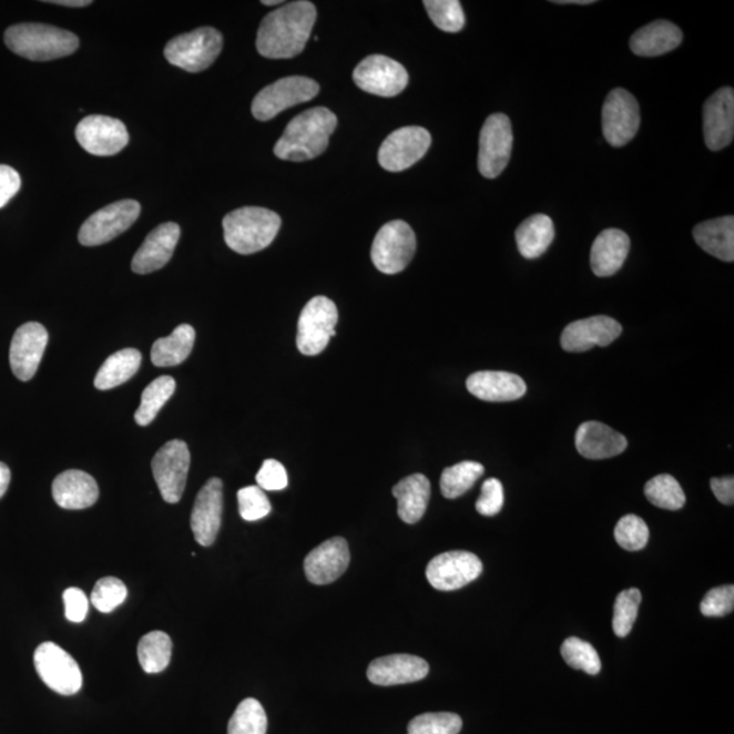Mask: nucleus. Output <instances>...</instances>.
<instances>
[{"label":"nucleus","instance_id":"nucleus-6","mask_svg":"<svg viewBox=\"0 0 734 734\" xmlns=\"http://www.w3.org/2000/svg\"><path fill=\"white\" fill-rule=\"evenodd\" d=\"M417 251V237L405 221L385 224L371 245V261L383 274L395 275L405 271Z\"/></svg>","mask_w":734,"mask_h":734},{"label":"nucleus","instance_id":"nucleus-29","mask_svg":"<svg viewBox=\"0 0 734 734\" xmlns=\"http://www.w3.org/2000/svg\"><path fill=\"white\" fill-rule=\"evenodd\" d=\"M683 33L675 23L654 21L631 35L630 48L638 57H661L682 44Z\"/></svg>","mask_w":734,"mask_h":734},{"label":"nucleus","instance_id":"nucleus-25","mask_svg":"<svg viewBox=\"0 0 734 734\" xmlns=\"http://www.w3.org/2000/svg\"><path fill=\"white\" fill-rule=\"evenodd\" d=\"M629 442L621 432L600 422H585L575 432V448L589 460L611 459L622 455Z\"/></svg>","mask_w":734,"mask_h":734},{"label":"nucleus","instance_id":"nucleus-38","mask_svg":"<svg viewBox=\"0 0 734 734\" xmlns=\"http://www.w3.org/2000/svg\"><path fill=\"white\" fill-rule=\"evenodd\" d=\"M267 714L262 703L248 697L239 703L228 721L227 734H267Z\"/></svg>","mask_w":734,"mask_h":734},{"label":"nucleus","instance_id":"nucleus-21","mask_svg":"<svg viewBox=\"0 0 734 734\" xmlns=\"http://www.w3.org/2000/svg\"><path fill=\"white\" fill-rule=\"evenodd\" d=\"M703 132L712 152L730 146L734 136V90L722 88L703 106Z\"/></svg>","mask_w":734,"mask_h":734},{"label":"nucleus","instance_id":"nucleus-22","mask_svg":"<svg viewBox=\"0 0 734 734\" xmlns=\"http://www.w3.org/2000/svg\"><path fill=\"white\" fill-rule=\"evenodd\" d=\"M350 564V550L343 538H333L316 547L305 558L306 579L315 585H328L339 580Z\"/></svg>","mask_w":734,"mask_h":734},{"label":"nucleus","instance_id":"nucleus-40","mask_svg":"<svg viewBox=\"0 0 734 734\" xmlns=\"http://www.w3.org/2000/svg\"><path fill=\"white\" fill-rule=\"evenodd\" d=\"M430 20L438 29L448 33H457L466 26L465 10L459 0H425Z\"/></svg>","mask_w":734,"mask_h":734},{"label":"nucleus","instance_id":"nucleus-3","mask_svg":"<svg viewBox=\"0 0 734 734\" xmlns=\"http://www.w3.org/2000/svg\"><path fill=\"white\" fill-rule=\"evenodd\" d=\"M10 51L33 62H48L72 55L80 47V39L62 28L45 23H20L4 33Z\"/></svg>","mask_w":734,"mask_h":734},{"label":"nucleus","instance_id":"nucleus-47","mask_svg":"<svg viewBox=\"0 0 734 734\" xmlns=\"http://www.w3.org/2000/svg\"><path fill=\"white\" fill-rule=\"evenodd\" d=\"M734 608V587L714 588L701 603V612L707 618H722L730 615Z\"/></svg>","mask_w":734,"mask_h":734},{"label":"nucleus","instance_id":"nucleus-18","mask_svg":"<svg viewBox=\"0 0 734 734\" xmlns=\"http://www.w3.org/2000/svg\"><path fill=\"white\" fill-rule=\"evenodd\" d=\"M224 511V483L213 478L198 491L191 514V528L198 544L210 547L215 543Z\"/></svg>","mask_w":734,"mask_h":734},{"label":"nucleus","instance_id":"nucleus-2","mask_svg":"<svg viewBox=\"0 0 734 734\" xmlns=\"http://www.w3.org/2000/svg\"><path fill=\"white\" fill-rule=\"evenodd\" d=\"M336 125L338 118L328 108H312L288 123L275 144L274 153L281 160L293 162L317 159L327 150Z\"/></svg>","mask_w":734,"mask_h":734},{"label":"nucleus","instance_id":"nucleus-30","mask_svg":"<svg viewBox=\"0 0 734 734\" xmlns=\"http://www.w3.org/2000/svg\"><path fill=\"white\" fill-rule=\"evenodd\" d=\"M393 495L397 499V514L401 521L417 523L429 507L430 480L422 473L410 475L394 487Z\"/></svg>","mask_w":734,"mask_h":734},{"label":"nucleus","instance_id":"nucleus-5","mask_svg":"<svg viewBox=\"0 0 734 734\" xmlns=\"http://www.w3.org/2000/svg\"><path fill=\"white\" fill-rule=\"evenodd\" d=\"M224 38L214 28L204 27L180 34L165 47L167 62L188 72H202L220 57Z\"/></svg>","mask_w":734,"mask_h":734},{"label":"nucleus","instance_id":"nucleus-39","mask_svg":"<svg viewBox=\"0 0 734 734\" xmlns=\"http://www.w3.org/2000/svg\"><path fill=\"white\" fill-rule=\"evenodd\" d=\"M645 496L654 507L665 510H680L685 504V495L679 481L671 475H659L649 480Z\"/></svg>","mask_w":734,"mask_h":734},{"label":"nucleus","instance_id":"nucleus-17","mask_svg":"<svg viewBox=\"0 0 734 734\" xmlns=\"http://www.w3.org/2000/svg\"><path fill=\"white\" fill-rule=\"evenodd\" d=\"M75 137L83 150L98 156H111L122 152L130 142L122 120L92 114L77 125Z\"/></svg>","mask_w":734,"mask_h":734},{"label":"nucleus","instance_id":"nucleus-26","mask_svg":"<svg viewBox=\"0 0 734 734\" xmlns=\"http://www.w3.org/2000/svg\"><path fill=\"white\" fill-rule=\"evenodd\" d=\"M467 388L479 400L491 402L514 401L527 394L526 381L508 371L473 373L468 377Z\"/></svg>","mask_w":734,"mask_h":734},{"label":"nucleus","instance_id":"nucleus-10","mask_svg":"<svg viewBox=\"0 0 734 734\" xmlns=\"http://www.w3.org/2000/svg\"><path fill=\"white\" fill-rule=\"evenodd\" d=\"M141 215V204L132 198L110 204L90 215L80 228L78 239L85 246L110 243L135 224Z\"/></svg>","mask_w":734,"mask_h":734},{"label":"nucleus","instance_id":"nucleus-37","mask_svg":"<svg viewBox=\"0 0 734 734\" xmlns=\"http://www.w3.org/2000/svg\"><path fill=\"white\" fill-rule=\"evenodd\" d=\"M483 473L485 467L477 461H462L459 465L444 469L441 477L442 496L448 499L465 496Z\"/></svg>","mask_w":734,"mask_h":734},{"label":"nucleus","instance_id":"nucleus-16","mask_svg":"<svg viewBox=\"0 0 734 734\" xmlns=\"http://www.w3.org/2000/svg\"><path fill=\"white\" fill-rule=\"evenodd\" d=\"M431 146L430 132L422 128L396 130L384 141L378 162L388 172H402L422 160Z\"/></svg>","mask_w":734,"mask_h":734},{"label":"nucleus","instance_id":"nucleus-13","mask_svg":"<svg viewBox=\"0 0 734 734\" xmlns=\"http://www.w3.org/2000/svg\"><path fill=\"white\" fill-rule=\"evenodd\" d=\"M354 82L366 93L395 98L408 85L405 65L384 55L367 57L354 70Z\"/></svg>","mask_w":734,"mask_h":734},{"label":"nucleus","instance_id":"nucleus-34","mask_svg":"<svg viewBox=\"0 0 734 734\" xmlns=\"http://www.w3.org/2000/svg\"><path fill=\"white\" fill-rule=\"evenodd\" d=\"M142 364V354L136 348H124L111 355L100 367L95 376L94 387L100 390H110L128 383L136 375Z\"/></svg>","mask_w":734,"mask_h":734},{"label":"nucleus","instance_id":"nucleus-48","mask_svg":"<svg viewBox=\"0 0 734 734\" xmlns=\"http://www.w3.org/2000/svg\"><path fill=\"white\" fill-rule=\"evenodd\" d=\"M503 508V486L496 478L486 480L477 502L478 513L486 517L497 516Z\"/></svg>","mask_w":734,"mask_h":734},{"label":"nucleus","instance_id":"nucleus-36","mask_svg":"<svg viewBox=\"0 0 734 734\" xmlns=\"http://www.w3.org/2000/svg\"><path fill=\"white\" fill-rule=\"evenodd\" d=\"M176 390V381L171 376L156 378L143 390L141 406L135 412L136 424L147 426L153 422L161 408L170 401Z\"/></svg>","mask_w":734,"mask_h":734},{"label":"nucleus","instance_id":"nucleus-31","mask_svg":"<svg viewBox=\"0 0 734 734\" xmlns=\"http://www.w3.org/2000/svg\"><path fill=\"white\" fill-rule=\"evenodd\" d=\"M694 239L708 255L722 262L734 261V218L732 215L702 222L694 228Z\"/></svg>","mask_w":734,"mask_h":734},{"label":"nucleus","instance_id":"nucleus-42","mask_svg":"<svg viewBox=\"0 0 734 734\" xmlns=\"http://www.w3.org/2000/svg\"><path fill=\"white\" fill-rule=\"evenodd\" d=\"M641 601L642 593L635 588L618 594L615 608H613L612 628L619 638L628 636L633 630Z\"/></svg>","mask_w":734,"mask_h":734},{"label":"nucleus","instance_id":"nucleus-33","mask_svg":"<svg viewBox=\"0 0 734 734\" xmlns=\"http://www.w3.org/2000/svg\"><path fill=\"white\" fill-rule=\"evenodd\" d=\"M196 333L190 324L180 325L167 338L156 340L152 348V363L159 367H173L190 357Z\"/></svg>","mask_w":734,"mask_h":734},{"label":"nucleus","instance_id":"nucleus-24","mask_svg":"<svg viewBox=\"0 0 734 734\" xmlns=\"http://www.w3.org/2000/svg\"><path fill=\"white\" fill-rule=\"evenodd\" d=\"M429 664L411 654H390L373 661L367 667V679L381 687L420 682L429 675Z\"/></svg>","mask_w":734,"mask_h":734},{"label":"nucleus","instance_id":"nucleus-28","mask_svg":"<svg viewBox=\"0 0 734 734\" xmlns=\"http://www.w3.org/2000/svg\"><path fill=\"white\" fill-rule=\"evenodd\" d=\"M630 252V238L619 228H606L594 239L591 266L595 276L608 278L623 267Z\"/></svg>","mask_w":734,"mask_h":734},{"label":"nucleus","instance_id":"nucleus-12","mask_svg":"<svg viewBox=\"0 0 734 734\" xmlns=\"http://www.w3.org/2000/svg\"><path fill=\"white\" fill-rule=\"evenodd\" d=\"M34 666L47 687L60 695H74L82 689L80 665L57 643L44 642L35 649Z\"/></svg>","mask_w":734,"mask_h":734},{"label":"nucleus","instance_id":"nucleus-54","mask_svg":"<svg viewBox=\"0 0 734 734\" xmlns=\"http://www.w3.org/2000/svg\"><path fill=\"white\" fill-rule=\"evenodd\" d=\"M51 4L64 6V8H86L92 4L90 0H57V2H47Z\"/></svg>","mask_w":734,"mask_h":734},{"label":"nucleus","instance_id":"nucleus-35","mask_svg":"<svg viewBox=\"0 0 734 734\" xmlns=\"http://www.w3.org/2000/svg\"><path fill=\"white\" fill-rule=\"evenodd\" d=\"M172 640L164 631H152L137 645V659L146 673L165 671L172 659Z\"/></svg>","mask_w":734,"mask_h":734},{"label":"nucleus","instance_id":"nucleus-45","mask_svg":"<svg viewBox=\"0 0 734 734\" xmlns=\"http://www.w3.org/2000/svg\"><path fill=\"white\" fill-rule=\"evenodd\" d=\"M128 588L114 577L101 579L92 592V603L102 613H111L128 599Z\"/></svg>","mask_w":734,"mask_h":734},{"label":"nucleus","instance_id":"nucleus-32","mask_svg":"<svg viewBox=\"0 0 734 734\" xmlns=\"http://www.w3.org/2000/svg\"><path fill=\"white\" fill-rule=\"evenodd\" d=\"M555 238V228L549 215L538 214L522 222L517 228L516 241L520 254L526 258L544 255Z\"/></svg>","mask_w":734,"mask_h":734},{"label":"nucleus","instance_id":"nucleus-53","mask_svg":"<svg viewBox=\"0 0 734 734\" xmlns=\"http://www.w3.org/2000/svg\"><path fill=\"white\" fill-rule=\"evenodd\" d=\"M10 480H11L10 468L3 465V462H0V498H2L6 495V491H8Z\"/></svg>","mask_w":734,"mask_h":734},{"label":"nucleus","instance_id":"nucleus-11","mask_svg":"<svg viewBox=\"0 0 734 734\" xmlns=\"http://www.w3.org/2000/svg\"><path fill=\"white\" fill-rule=\"evenodd\" d=\"M190 467L188 445L180 439L166 442L155 453L152 462L153 475L165 502H180L184 495L186 479H188Z\"/></svg>","mask_w":734,"mask_h":734},{"label":"nucleus","instance_id":"nucleus-46","mask_svg":"<svg viewBox=\"0 0 734 734\" xmlns=\"http://www.w3.org/2000/svg\"><path fill=\"white\" fill-rule=\"evenodd\" d=\"M239 516L245 521H258L271 513V503L261 487L248 486L237 495Z\"/></svg>","mask_w":734,"mask_h":734},{"label":"nucleus","instance_id":"nucleus-43","mask_svg":"<svg viewBox=\"0 0 734 734\" xmlns=\"http://www.w3.org/2000/svg\"><path fill=\"white\" fill-rule=\"evenodd\" d=\"M462 720L453 713H426L408 724L407 734H459Z\"/></svg>","mask_w":734,"mask_h":734},{"label":"nucleus","instance_id":"nucleus-49","mask_svg":"<svg viewBox=\"0 0 734 734\" xmlns=\"http://www.w3.org/2000/svg\"><path fill=\"white\" fill-rule=\"evenodd\" d=\"M256 481L263 491L285 490L288 485L286 468L279 461L266 460L256 475Z\"/></svg>","mask_w":734,"mask_h":734},{"label":"nucleus","instance_id":"nucleus-23","mask_svg":"<svg viewBox=\"0 0 734 734\" xmlns=\"http://www.w3.org/2000/svg\"><path fill=\"white\" fill-rule=\"evenodd\" d=\"M182 228L174 222H166L149 234L141 248L132 258L131 268L135 274L146 275L164 268L171 262Z\"/></svg>","mask_w":734,"mask_h":734},{"label":"nucleus","instance_id":"nucleus-19","mask_svg":"<svg viewBox=\"0 0 734 734\" xmlns=\"http://www.w3.org/2000/svg\"><path fill=\"white\" fill-rule=\"evenodd\" d=\"M48 345L44 325L27 323L16 330L10 346V365L18 380L29 381L38 371Z\"/></svg>","mask_w":734,"mask_h":734},{"label":"nucleus","instance_id":"nucleus-56","mask_svg":"<svg viewBox=\"0 0 734 734\" xmlns=\"http://www.w3.org/2000/svg\"><path fill=\"white\" fill-rule=\"evenodd\" d=\"M264 6H274V4H281V0H273V2H269V0H263L262 2Z\"/></svg>","mask_w":734,"mask_h":734},{"label":"nucleus","instance_id":"nucleus-7","mask_svg":"<svg viewBox=\"0 0 734 734\" xmlns=\"http://www.w3.org/2000/svg\"><path fill=\"white\" fill-rule=\"evenodd\" d=\"M338 308L327 297H315L305 305L298 320L297 347L300 354L315 357L327 348L336 335Z\"/></svg>","mask_w":734,"mask_h":734},{"label":"nucleus","instance_id":"nucleus-44","mask_svg":"<svg viewBox=\"0 0 734 734\" xmlns=\"http://www.w3.org/2000/svg\"><path fill=\"white\" fill-rule=\"evenodd\" d=\"M649 534L646 522L635 514L624 516L616 523L615 539L624 550L641 551L645 549Z\"/></svg>","mask_w":734,"mask_h":734},{"label":"nucleus","instance_id":"nucleus-9","mask_svg":"<svg viewBox=\"0 0 734 734\" xmlns=\"http://www.w3.org/2000/svg\"><path fill=\"white\" fill-rule=\"evenodd\" d=\"M513 149V130L507 114L495 113L487 118L480 131L478 167L481 176L496 179L510 161Z\"/></svg>","mask_w":734,"mask_h":734},{"label":"nucleus","instance_id":"nucleus-41","mask_svg":"<svg viewBox=\"0 0 734 734\" xmlns=\"http://www.w3.org/2000/svg\"><path fill=\"white\" fill-rule=\"evenodd\" d=\"M562 657L574 670L587 672L588 675H598L601 671L599 653L591 643L571 636L563 642Z\"/></svg>","mask_w":734,"mask_h":734},{"label":"nucleus","instance_id":"nucleus-14","mask_svg":"<svg viewBox=\"0 0 734 734\" xmlns=\"http://www.w3.org/2000/svg\"><path fill=\"white\" fill-rule=\"evenodd\" d=\"M483 564L472 552L449 551L431 559L426 569L427 581L437 591L452 592L479 579Z\"/></svg>","mask_w":734,"mask_h":734},{"label":"nucleus","instance_id":"nucleus-51","mask_svg":"<svg viewBox=\"0 0 734 734\" xmlns=\"http://www.w3.org/2000/svg\"><path fill=\"white\" fill-rule=\"evenodd\" d=\"M20 188V173L8 165H0V208H3Z\"/></svg>","mask_w":734,"mask_h":734},{"label":"nucleus","instance_id":"nucleus-27","mask_svg":"<svg viewBox=\"0 0 734 734\" xmlns=\"http://www.w3.org/2000/svg\"><path fill=\"white\" fill-rule=\"evenodd\" d=\"M52 496L60 508L81 510L98 502L100 490L98 481L89 473L70 469L53 480Z\"/></svg>","mask_w":734,"mask_h":734},{"label":"nucleus","instance_id":"nucleus-15","mask_svg":"<svg viewBox=\"0 0 734 734\" xmlns=\"http://www.w3.org/2000/svg\"><path fill=\"white\" fill-rule=\"evenodd\" d=\"M641 125L640 104L624 89L612 90L603 106V132L613 147H623L634 140Z\"/></svg>","mask_w":734,"mask_h":734},{"label":"nucleus","instance_id":"nucleus-52","mask_svg":"<svg viewBox=\"0 0 734 734\" xmlns=\"http://www.w3.org/2000/svg\"><path fill=\"white\" fill-rule=\"evenodd\" d=\"M710 487H712L715 498H717L721 503L727 504V507H732L734 503L733 477L714 478L710 480Z\"/></svg>","mask_w":734,"mask_h":734},{"label":"nucleus","instance_id":"nucleus-1","mask_svg":"<svg viewBox=\"0 0 734 734\" xmlns=\"http://www.w3.org/2000/svg\"><path fill=\"white\" fill-rule=\"evenodd\" d=\"M317 18L316 6L298 0L286 3L264 17L258 28L256 48L268 59H292L304 51Z\"/></svg>","mask_w":734,"mask_h":734},{"label":"nucleus","instance_id":"nucleus-4","mask_svg":"<svg viewBox=\"0 0 734 734\" xmlns=\"http://www.w3.org/2000/svg\"><path fill=\"white\" fill-rule=\"evenodd\" d=\"M225 243L239 255L266 249L281 231V216L263 207H243L228 213L224 222Z\"/></svg>","mask_w":734,"mask_h":734},{"label":"nucleus","instance_id":"nucleus-50","mask_svg":"<svg viewBox=\"0 0 734 734\" xmlns=\"http://www.w3.org/2000/svg\"><path fill=\"white\" fill-rule=\"evenodd\" d=\"M65 618L72 623L85 621L89 611V600L85 592L70 588L63 593Z\"/></svg>","mask_w":734,"mask_h":734},{"label":"nucleus","instance_id":"nucleus-8","mask_svg":"<svg viewBox=\"0 0 734 734\" xmlns=\"http://www.w3.org/2000/svg\"><path fill=\"white\" fill-rule=\"evenodd\" d=\"M318 83L306 77H287L264 88L252 102V114L261 122L278 116L288 108L303 104L316 98Z\"/></svg>","mask_w":734,"mask_h":734},{"label":"nucleus","instance_id":"nucleus-20","mask_svg":"<svg viewBox=\"0 0 734 734\" xmlns=\"http://www.w3.org/2000/svg\"><path fill=\"white\" fill-rule=\"evenodd\" d=\"M622 325L615 318L594 316L573 322L564 328L561 343L564 351L585 353L593 347H606L622 335Z\"/></svg>","mask_w":734,"mask_h":734},{"label":"nucleus","instance_id":"nucleus-55","mask_svg":"<svg viewBox=\"0 0 734 734\" xmlns=\"http://www.w3.org/2000/svg\"><path fill=\"white\" fill-rule=\"evenodd\" d=\"M557 4H592L593 0H555Z\"/></svg>","mask_w":734,"mask_h":734}]
</instances>
